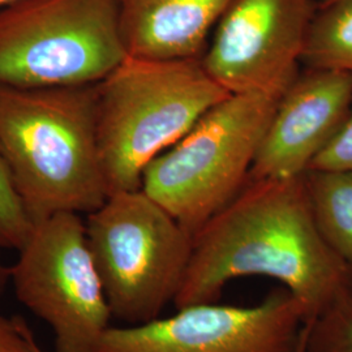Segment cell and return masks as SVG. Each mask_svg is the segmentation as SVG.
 I'll return each mask as SVG.
<instances>
[{
    "instance_id": "obj_13",
    "label": "cell",
    "mask_w": 352,
    "mask_h": 352,
    "mask_svg": "<svg viewBox=\"0 0 352 352\" xmlns=\"http://www.w3.org/2000/svg\"><path fill=\"white\" fill-rule=\"evenodd\" d=\"M302 64L352 76V0L317 6L305 39Z\"/></svg>"
},
{
    "instance_id": "obj_6",
    "label": "cell",
    "mask_w": 352,
    "mask_h": 352,
    "mask_svg": "<svg viewBox=\"0 0 352 352\" xmlns=\"http://www.w3.org/2000/svg\"><path fill=\"white\" fill-rule=\"evenodd\" d=\"M126 56L118 0H20L0 8V85H96Z\"/></svg>"
},
{
    "instance_id": "obj_14",
    "label": "cell",
    "mask_w": 352,
    "mask_h": 352,
    "mask_svg": "<svg viewBox=\"0 0 352 352\" xmlns=\"http://www.w3.org/2000/svg\"><path fill=\"white\" fill-rule=\"evenodd\" d=\"M307 322V352H352V286Z\"/></svg>"
},
{
    "instance_id": "obj_3",
    "label": "cell",
    "mask_w": 352,
    "mask_h": 352,
    "mask_svg": "<svg viewBox=\"0 0 352 352\" xmlns=\"http://www.w3.org/2000/svg\"><path fill=\"white\" fill-rule=\"evenodd\" d=\"M228 96L202 59L126 56L97 84V132L109 193L141 189L146 166Z\"/></svg>"
},
{
    "instance_id": "obj_4",
    "label": "cell",
    "mask_w": 352,
    "mask_h": 352,
    "mask_svg": "<svg viewBox=\"0 0 352 352\" xmlns=\"http://www.w3.org/2000/svg\"><path fill=\"white\" fill-rule=\"evenodd\" d=\"M279 100L230 94L146 166L141 190L195 235L245 186Z\"/></svg>"
},
{
    "instance_id": "obj_20",
    "label": "cell",
    "mask_w": 352,
    "mask_h": 352,
    "mask_svg": "<svg viewBox=\"0 0 352 352\" xmlns=\"http://www.w3.org/2000/svg\"><path fill=\"white\" fill-rule=\"evenodd\" d=\"M20 0H0V8L3 7H7V6H11L13 3H17Z\"/></svg>"
},
{
    "instance_id": "obj_7",
    "label": "cell",
    "mask_w": 352,
    "mask_h": 352,
    "mask_svg": "<svg viewBox=\"0 0 352 352\" xmlns=\"http://www.w3.org/2000/svg\"><path fill=\"white\" fill-rule=\"evenodd\" d=\"M19 302L55 336V352H91L111 312L80 214L59 213L33 226L11 267Z\"/></svg>"
},
{
    "instance_id": "obj_15",
    "label": "cell",
    "mask_w": 352,
    "mask_h": 352,
    "mask_svg": "<svg viewBox=\"0 0 352 352\" xmlns=\"http://www.w3.org/2000/svg\"><path fill=\"white\" fill-rule=\"evenodd\" d=\"M33 226L0 151V250L20 251Z\"/></svg>"
},
{
    "instance_id": "obj_16",
    "label": "cell",
    "mask_w": 352,
    "mask_h": 352,
    "mask_svg": "<svg viewBox=\"0 0 352 352\" xmlns=\"http://www.w3.org/2000/svg\"><path fill=\"white\" fill-rule=\"evenodd\" d=\"M352 168V106L343 126L336 138L321 151L309 170H351Z\"/></svg>"
},
{
    "instance_id": "obj_10",
    "label": "cell",
    "mask_w": 352,
    "mask_h": 352,
    "mask_svg": "<svg viewBox=\"0 0 352 352\" xmlns=\"http://www.w3.org/2000/svg\"><path fill=\"white\" fill-rule=\"evenodd\" d=\"M351 106V75L311 68L300 71L278 101L248 179L305 174L336 138Z\"/></svg>"
},
{
    "instance_id": "obj_1",
    "label": "cell",
    "mask_w": 352,
    "mask_h": 352,
    "mask_svg": "<svg viewBox=\"0 0 352 352\" xmlns=\"http://www.w3.org/2000/svg\"><path fill=\"white\" fill-rule=\"evenodd\" d=\"M304 175L248 179L193 235L176 309L215 302L227 283L260 276L280 282L311 321L351 287L352 267L316 225Z\"/></svg>"
},
{
    "instance_id": "obj_19",
    "label": "cell",
    "mask_w": 352,
    "mask_h": 352,
    "mask_svg": "<svg viewBox=\"0 0 352 352\" xmlns=\"http://www.w3.org/2000/svg\"><path fill=\"white\" fill-rule=\"evenodd\" d=\"M307 337H308V322H305L302 325L300 337H299V342H298L296 351L295 352H307Z\"/></svg>"
},
{
    "instance_id": "obj_9",
    "label": "cell",
    "mask_w": 352,
    "mask_h": 352,
    "mask_svg": "<svg viewBox=\"0 0 352 352\" xmlns=\"http://www.w3.org/2000/svg\"><path fill=\"white\" fill-rule=\"evenodd\" d=\"M314 0H231L202 56L230 94L280 98L300 74Z\"/></svg>"
},
{
    "instance_id": "obj_21",
    "label": "cell",
    "mask_w": 352,
    "mask_h": 352,
    "mask_svg": "<svg viewBox=\"0 0 352 352\" xmlns=\"http://www.w3.org/2000/svg\"><path fill=\"white\" fill-rule=\"evenodd\" d=\"M337 1H340V0H321L318 6L322 7V6H329V4H333V3H337Z\"/></svg>"
},
{
    "instance_id": "obj_18",
    "label": "cell",
    "mask_w": 352,
    "mask_h": 352,
    "mask_svg": "<svg viewBox=\"0 0 352 352\" xmlns=\"http://www.w3.org/2000/svg\"><path fill=\"white\" fill-rule=\"evenodd\" d=\"M10 279H11V267L3 264L0 260V296L7 287V283Z\"/></svg>"
},
{
    "instance_id": "obj_8",
    "label": "cell",
    "mask_w": 352,
    "mask_h": 352,
    "mask_svg": "<svg viewBox=\"0 0 352 352\" xmlns=\"http://www.w3.org/2000/svg\"><path fill=\"white\" fill-rule=\"evenodd\" d=\"M304 305L285 289L253 307L196 304L167 318L109 327L91 352H295Z\"/></svg>"
},
{
    "instance_id": "obj_5",
    "label": "cell",
    "mask_w": 352,
    "mask_h": 352,
    "mask_svg": "<svg viewBox=\"0 0 352 352\" xmlns=\"http://www.w3.org/2000/svg\"><path fill=\"white\" fill-rule=\"evenodd\" d=\"M89 248L113 318L141 325L175 302L193 235L145 192H115L85 222Z\"/></svg>"
},
{
    "instance_id": "obj_11",
    "label": "cell",
    "mask_w": 352,
    "mask_h": 352,
    "mask_svg": "<svg viewBox=\"0 0 352 352\" xmlns=\"http://www.w3.org/2000/svg\"><path fill=\"white\" fill-rule=\"evenodd\" d=\"M231 0H118L128 56L202 59Z\"/></svg>"
},
{
    "instance_id": "obj_12",
    "label": "cell",
    "mask_w": 352,
    "mask_h": 352,
    "mask_svg": "<svg viewBox=\"0 0 352 352\" xmlns=\"http://www.w3.org/2000/svg\"><path fill=\"white\" fill-rule=\"evenodd\" d=\"M304 176L318 231L352 267V168L308 170Z\"/></svg>"
},
{
    "instance_id": "obj_2",
    "label": "cell",
    "mask_w": 352,
    "mask_h": 352,
    "mask_svg": "<svg viewBox=\"0 0 352 352\" xmlns=\"http://www.w3.org/2000/svg\"><path fill=\"white\" fill-rule=\"evenodd\" d=\"M0 151L33 225L89 214L110 196L97 132V84L0 85Z\"/></svg>"
},
{
    "instance_id": "obj_17",
    "label": "cell",
    "mask_w": 352,
    "mask_h": 352,
    "mask_svg": "<svg viewBox=\"0 0 352 352\" xmlns=\"http://www.w3.org/2000/svg\"><path fill=\"white\" fill-rule=\"evenodd\" d=\"M0 352H43L20 316L0 315Z\"/></svg>"
}]
</instances>
